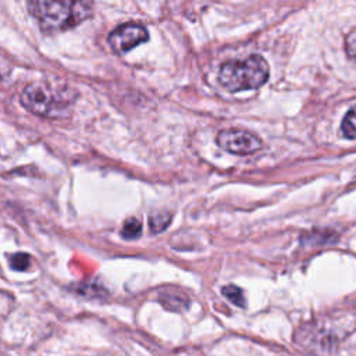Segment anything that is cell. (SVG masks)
<instances>
[{"instance_id":"6da1fadb","label":"cell","mask_w":356,"mask_h":356,"mask_svg":"<svg viewBox=\"0 0 356 356\" xmlns=\"http://www.w3.org/2000/svg\"><path fill=\"white\" fill-rule=\"evenodd\" d=\"M89 1H29L28 10L36 18L43 32L70 29L92 15Z\"/></svg>"},{"instance_id":"7a4b0ae2","label":"cell","mask_w":356,"mask_h":356,"mask_svg":"<svg viewBox=\"0 0 356 356\" xmlns=\"http://www.w3.org/2000/svg\"><path fill=\"white\" fill-rule=\"evenodd\" d=\"M267 79L268 64L259 54H252L245 60L225 61L218 72L220 83L229 92L257 89Z\"/></svg>"},{"instance_id":"3957f363","label":"cell","mask_w":356,"mask_h":356,"mask_svg":"<svg viewBox=\"0 0 356 356\" xmlns=\"http://www.w3.org/2000/svg\"><path fill=\"white\" fill-rule=\"evenodd\" d=\"M74 102L72 93L65 89H54L44 82H32L21 92V103L33 114L42 117H61Z\"/></svg>"},{"instance_id":"277c9868","label":"cell","mask_w":356,"mask_h":356,"mask_svg":"<svg viewBox=\"0 0 356 356\" xmlns=\"http://www.w3.org/2000/svg\"><path fill=\"white\" fill-rule=\"evenodd\" d=\"M147 40V29L143 25L135 22L118 25L108 35V44L117 54H124Z\"/></svg>"},{"instance_id":"5b68a950","label":"cell","mask_w":356,"mask_h":356,"mask_svg":"<svg viewBox=\"0 0 356 356\" xmlns=\"http://www.w3.org/2000/svg\"><path fill=\"white\" fill-rule=\"evenodd\" d=\"M217 145L234 154H250L261 147V139L242 129H222L216 136Z\"/></svg>"},{"instance_id":"8992f818","label":"cell","mask_w":356,"mask_h":356,"mask_svg":"<svg viewBox=\"0 0 356 356\" xmlns=\"http://www.w3.org/2000/svg\"><path fill=\"white\" fill-rule=\"evenodd\" d=\"M341 131L345 138L356 139V104L352 106L342 120Z\"/></svg>"},{"instance_id":"52a82bcc","label":"cell","mask_w":356,"mask_h":356,"mask_svg":"<svg viewBox=\"0 0 356 356\" xmlns=\"http://www.w3.org/2000/svg\"><path fill=\"white\" fill-rule=\"evenodd\" d=\"M172 216L170 213H156L149 217V228L153 234L163 232L171 222Z\"/></svg>"},{"instance_id":"ba28073f","label":"cell","mask_w":356,"mask_h":356,"mask_svg":"<svg viewBox=\"0 0 356 356\" xmlns=\"http://www.w3.org/2000/svg\"><path fill=\"white\" fill-rule=\"evenodd\" d=\"M140 231H142L140 220H138L136 217H131L124 222L121 228V236L124 239H136L138 236H140Z\"/></svg>"},{"instance_id":"9c48e42d","label":"cell","mask_w":356,"mask_h":356,"mask_svg":"<svg viewBox=\"0 0 356 356\" xmlns=\"http://www.w3.org/2000/svg\"><path fill=\"white\" fill-rule=\"evenodd\" d=\"M221 293L229 302H232L235 306H238V307H245L246 306V300H245L243 292H242V289L239 286H236V285H225V286H222Z\"/></svg>"},{"instance_id":"30bf717a","label":"cell","mask_w":356,"mask_h":356,"mask_svg":"<svg viewBox=\"0 0 356 356\" xmlns=\"http://www.w3.org/2000/svg\"><path fill=\"white\" fill-rule=\"evenodd\" d=\"M8 263L13 270L25 271L31 266V257L26 253H14L8 256Z\"/></svg>"},{"instance_id":"8fae6325","label":"cell","mask_w":356,"mask_h":356,"mask_svg":"<svg viewBox=\"0 0 356 356\" xmlns=\"http://www.w3.org/2000/svg\"><path fill=\"white\" fill-rule=\"evenodd\" d=\"M345 51L348 57L356 61V29H352L345 38Z\"/></svg>"}]
</instances>
